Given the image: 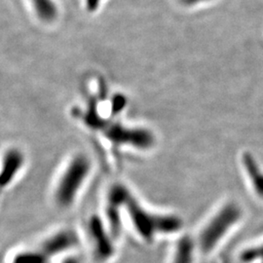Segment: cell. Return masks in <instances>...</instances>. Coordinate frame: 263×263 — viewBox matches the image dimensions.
<instances>
[{
    "mask_svg": "<svg viewBox=\"0 0 263 263\" xmlns=\"http://www.w3.org/2000/svg\"><path fill=\"white\" fill-rule=\"evenodd\" d=\"M245 169L247 171V174L249 178L251 179L253 187H254L255 193L263 198V172L255 162L254 157L246 153L244 155Z\"/></svg>",
    "mask_w": 263,
    "mask_h": 263,
    "instance_id": "obj_9",
    "label": "cell"
},
{
    "mask_svg": "<svg viewBox=\"0 0 263 263\" xmlns=\"http://www.w3.org/2000/svg\"><path fill=\"white\" fill-rule=\"evenodd\" d=\"M32 3L41 19L51 22L56 18V5L52 0H32Z\"/></svg>",
    "mask_w": 263,
    "mask_h": 263,
    "instance_id": "obj_11",
    "label": "cell"
},
{
    "mask_svg": "<svg viewBox=\"0 0 263 263\" xmlns=\"http://www.w3.org/2000/svg\"><path fill=\"white\" fill-rule=\"evenodd\" d=\"M90 172L91 162L83 154L70 160L55 189V200L60 207L68 208L73 204Z\"/></svg>",
    "mask_w": 263,
    "mask_h": 263,
    "instance_id": "obj_2",
    "label": "cell"
},
{
    "mask_svg": "<svg viewBox=\"0 0 263 263\" xmlns=\"http://www.w3.org/2000/svg\"><path fill=\"white\" fill-rule=\"evenodd\" d=\"M240 217L241 209L235 204L222 208L201 230L196 241L199 251L205 254L213 252Z\"/></svg>",
    "mask_w": 263,
    "mask_h": 263,
    "instance_id": "obj_3",
    "label": "cell"
},
{
    "mask_svg": "<svg viewBox=\"0 0 263 263\" xmlns=\"http://www.w3.org/2000/svg\"><path fill=\"white\" fill-rule=\"evenodd\" d=\"M58 263H86L85 258L81 254L77 253L66 254L65 256L59 258Z\"/></svg>",
    "mask_w": 263,
    "mask_h": 263,
    "instance_id": "obj_13",
    "label": "cell"
},
{
    "mask_svg": "<svg viewBox=\"0 0 263 263\" xmlns=\"http://www.w3.org/2000/svg\"><path fill=\"white\" fill-rule=\"evenodd\" d=\"M241 259L244 262H253L255 260L263 261V245L246 250L244 253L241 254Z\"/></svg>",
    "mask_w": 263,
    "mask_h": 263,
    "instance_id": "obj_12",
    "label": "cell"
},
{
    "mask_svg": "<svg viewBox=\"0 0 263 263\" xmlns=\"http://www.w3.org/2000/svg\"><path fill=\"white\" fill-rule=\"evenodd\" d=\"M25 163V157L22 151L17 148H11L6 152L1 172V185L7 186L15 179Z\"/></svg>",
    "mask_w": 263,
    "mask_h": 263,
    "instance_id": "obj_8",
    "label": "cell"
},
{
    "mask_svg": "<svg viewBox=\"0 0 263 263\" xmlns=\"http://www.w3.org/2000/svg\"><path fill=\"white\" fill-rule=\"evenodd\" d=\"M6 263H52V260L36 247L14 253Z\"/></svg>",
    "mask_w": 263,
    "mask_h": 263,
    "instance_id": "obj_10",
    "label": "cell"
},
{
    "mask_svg": "<svg viewBox=\"0 0 263 263\" xmlns=\"http://www.w3.org/2000/svg\"><path fill=\"white\" fill-rule=\"evenodd\" d=\"M87 240L96 262L109 263L116 257V239L107 224L99 216H93L89 219L87 224Z\"/></svg>",
    "mask_w": 263,
    "mask_h": 263,
    "instance_id": "obj_4",
    "label": "cell"
},
{
    "mask_svg": "<svg viewBox=\"0 0 263 263\" xmlns=\"http://www.w3.org/2000/svg\"><path fill=\"white\" fill-rule=\"evenodd\" d=\"M101 0H86L87 9L89 11H95L99 7Z\"/></svg>",
    "mask_w": 263,
    "mask_h": 263,
    "instance_id": "obj_14",
    "label": "cell"
},
{
    "mask_svg": "<svg viewBox=\"0 0 263 263\" xmlns=\"http://www.w3.org/2000/svg\"><path fill=\"white\" fill-rule=\"evenodd\" d=\"M183 3L187 4V5H193V4H196L198 2H201V1H206V0H181Z\"/></svg>",
    "mask_w": 263,
    "mask_h": 263,
    "instance_id": "obj_15",
    "label": "cell"
},
{
    "mask_svg": "<svg viewBox=\"0 0 263 263\" xmlns=\"http://www.w3.org/2000/svg\"><path fill=\"white\" fill-rule=\"evenodd\" d=\"M262 263H263V261H262Z\"/></svg>",
    "mask_w": 263,
    "mask_h": 263,
    "instance_id": "obj_16",
    "label": "cell"
},
{
    "mask_svg": "<svg viewBox=\"0 0 263 263\" xmlns=\"http://www.w3.org/2000/svg\"><path fill=\"white\" fill-rule=\"evenodd\" d=\"M197 249V243L191 236H180L174 246L168 263H195Z\"/></svg>",
    "mask_w": 263,
    "mask_h": 263,
    "instance_id": "obj_7",
    "label": "cell"
},
{
    "mask_svg": "<svg viewBox=\"0 0 263 263\" xmlns=\"http://www.w3.org/2000/svg\"><path fill=\"white\" fill-rule=\"evenodd\" d=\"M81 246V238L73 229H61L43 239L37 248L50 260L76 253Z\"/></svg>",
    "mask_w": 263,
    "mask_h": 263,
    "instance_id": "obj_5",
    "label": "cell"
},
{
    "mask_svg": "<svg viewBox=\"0 0 263 263\" xmlns=\"http://www.w3.org/2000/svg\"><path fill=\"white\" fill-rule=\"evenodd\" d=\"M122 208H126L137 235L146 244H152L160 236L176 235L182 228L178 216L154 215L140 205L130 190L118 184Z\"/></svg>",
    "mask_w": 263,
    "mask_h": 263,
    "instance_id": "obj_1",
    "label": "cell"
},
{
    "mask_svg": "<svg viewBox=\"0 0 263 263\" xmlns=\"http://www.w3.org/2000/svg\"><path fill=\"white\" fill-rule=\"evenodd\" d=\"M108 139L110 138L115 142H124V143H133L141 148H147L153 143V138L149 132L138 129H127L121 126L115 125L106 133Z\"/></svg>",
    "mask_w": 263,
    "mask_h": 263,
    "instance_id": "obj_6",
    "label": "cell"
}]
</instances>
